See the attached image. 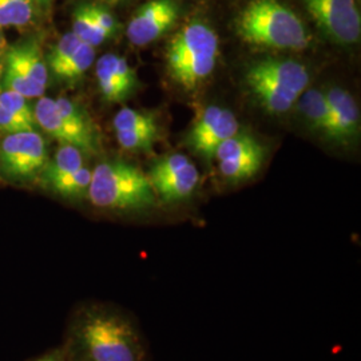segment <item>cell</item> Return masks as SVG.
<instances>
[{"mask_svg":"<svg viewBox=\"0 0 361 361\" xmlns=\"http://www.w3.org/2000/svg\"><path fill=\"white\" fill-rule=\"evenodd\" d=\"M91 182L90 169L82 168L77 170L74 174L67 177L66 180H61L59 183L54 185L51 189L54 193L68 198V200H79L87 195Z\"/></svg>","mask_w":361,"mask_h":361,"instance_id":"obj_22","label":"cell"},{"mask_svg":"<svg viewBox=\"0 0 361 361\" xmlns=\"http://www.w3.org/2000/svg\"><path fill=\"white\" fill-rule=\"evenodd\" d=\"M37 361H68L67 360V357H66L65 353H62V352H51V353H49V355H46V356H43V357H40Z\"/></svg>","mask_w":361,"mask_h":361,"instance_id":"obj_30","label":"cell"},{"mask_svg":"<svg viewBox=\"0 0 361 361\" xmlns=\"http://www.w3.org/2000/svg\"><path fill=\"white\" fill-rule=\"evenodd\" d=\"M310 16L337 44H355L361 37V16L356 0H302Z\"/></svg>","mask_w":361,"mask_h":361,"instance_id":"obj_6","label":"cell"},{"mask_svg":"<svg viewBox=\"0 0 361 361\" xmlns=\"http://www.w3.org/2000/svg\"><path fill=\"white\" fill-rule=\"evenodd\" d=\"M35 121L40 129L44 130L52 138L62 143L79 149L77 135L70 129L65 118L59 113L55 99L40 97L34 109ZM80 150V149H79Z\"/></svg>","mask_w":361,"mask_h":361,"instance_id":"obj_14","label":"cell"},{"mask_svg":"<svg viewBox=\"0 0 361 361\" xmlns=\"http://www.w3.org/2000/svg\"><path fill=\"white\" fill-rule=\"evenodd\" d=\"M4 86L27 99L43 97L49 82V67L37 39L20 42L4 52Z\"/></svg>","mask_w":361,"mask_h":361,"instance_id":"obj_4","label":"cell"},{"mask_svg":"<svg viewBox=\"0 0 361 361\" xmlns=\"http://www.w3.org/2000/svg\"><path fill=\"white\" fill-rule=\"evenodd\" d=\"M47 162V145L37 130L10 134L0 145L1 169L11 180H32Z\"/></svg>","mask_w":361,"mask_h":361,"instance_id":"obj_5","label":"cell"},{"mask_svg":"<svg viewBox=\"0 0 361 361\" xmlns=\"http://www.w3.org/2000/svg\"><path fill=\"white\" fill-rule=\"evenodd\" d=\"M237 32L250 44L277 50H304L310 34L295 11L279 0H252L237 19Z\"/></svg>","mask_w":361,"mask_h":361,"instance_id":"obj_2","label":"cell"},{"mask_svg":"<svg viewBox=\"0 0 361 361\" xmlns=\"http://www.w3.org/2000/svg\"><path fill=\"white\" fill-rule=\"evenodd\" d=\"M7 49H8V46H7V40L4 38L3 32H1V28H0V55H4V52H6Z\"/></svg>","mask_w":361,"mask_h":361,"instance_id":"obj_31","label":"cell"},{"mask_svg":"<svg viewBox=\"0 0 361 361\" xmlns=\"http://www.w3.org/2000/svg\"><path fill=\"white\" fill-rule=\"evenodd\" d=\"M180 15L176 0H150L133 16L126 30L134 46H146L166 34Z\"/></svg>","mask_w":361,"mask_h":361,"instance_id":"obj_9","label":"cell"},{"mask_svg":"<svg viewBox=\"0 0 361 361\" xmlns=\"http://www.w3.org/2000/svg\"><path fill=\"white\" fill-rule=\"evenodd\" d=\"M245 82L259 104L271 114H284L292 109L298 99L296 95L249 71H246Z\"/></svg>","mask_w":361,"mask_h":361,"instance_id":"obj_15","label":"cell"},{"mask_svg":"<svg viewBox=\"0 0 361 361\" xmlns=\"http://www.w3.org/2000/svg\"><path fill=\"white\" fill-rule=\"evenodd\" d=\"M83 166V153L70 145H62L54 159H49L46 168L43 169V180L49 188L66 180L71 174Z\"/></svg>","mask_w":361,"mask_h":361,"instance_id":"obj_17","label":"cell"},{"mask_svg":"<svg viewBox=\"0 0 361 361\" xmlns=\"http://www.w3.org/2000/svg\"><path fill=\"white\" fill-rule=\"evenodd\" d=\"M107 58H109V63H110V67L118 79L119 85L130 97L138 85L135 71L130 67L128 61L123 56H119L116 54H107Z\"/></svg>","mask_w":361,"mask_h":361,"instance_id":"obj_27","label":"cell"},{"mask_svg":"<svg viewBox=\"0 0 361 361\" xmlns=\"http://www.w3.org/2000/svg\"><path fill=\"white\" fill-rule=\"evenodd\" d=\"M90 13L95 25L99 27V30L104 31L109 39L111 38L118 30V25H116L114 16L104 7H99L95 4H90Z\"/></svg>","mask_w":361,"mask_h":361,"instance_id":"obj_29","label":"cell"},{"mask_svg":"<svg viewBox=\"0 0 361 361\" xmlns=\"http://www.w3.org/2000/svg\"><path fill=\"white\" fill-rule=\"evenodd\" d=\"M246 71L269 80L285 91L296 95L297 98H300L310 85V74L305 66L289 59L267 58L249 66Z\"/></svg>","mask_w":361,"mask_h":361,"instance_id":"obj_12","label":"cell"},{"mask_svg":"<svg viewBox=\"0 0 361 361\" xmlns=\"http://www.w3.org/2000/svg\"><path fill=\"white\" fill-rule=\"evenodd\" d=\"M238 131L240 123L231 110L209 106L195 121L189 133L188 143L194 153L212 159L219 145Z\"/></svg>","mask_w":361,"mask_h":361,"instance_id":"obj_8","label":"cell"},{"mask_svg":"<svg viewBox=\"0 0 361 361\" xmlns=\"http://www.w3.org/2000/svg\"><path fill=\"white\" fill-rule=\"evenodd\" d=\"M95 59V50L94 47L87 43H80L77 51L67 61L66 65L58 68L54 74L61 79L66 80H74L82 77L89 68Z\"/></svg>","mask_w":361,"mask_h":361,"instance_id":"obj_21","label":"cell"},{"mask_svg":"<svg viewBox=\"0 0 361 361\" xmlns=\"http://www.w3.org/2000/svg\"><path fill=\"white\" fill-rule=\"evenodd\" d=\"M37 129H38L37 125H32L19 116H13L0 107V133H6L7 135H10V134Z\"/></svg>","mask_w":361,"mask_h":361,"instance_id":"obj_28","label":"cell"},{"mask_svg":"<svg viewBox=\"0 0 361 361\" xmlns=\"http://www.w3.org/2000/svg\"><path fill=\"white\" fill-rule=\"evenodd\" d=\"M89 200L109 212H143L155 207L147 174L125 161H106L91 171Z\"/></svg>","mask_w":361,"mask_h":361,"instance_id":"obj_3","label":"cell"},{"mask_svg":"<svg viewBox=\"0 0 361 361\" xmlns=\"http://www.w3.org/2000/svg\"><path fill=\"white\" fill-rule=\"evenodd\" d=\"M149 180L153 186L157 201L165 205H173L192 197L200 182V173L195 165L189 162L183 168L161 177L149 178Z\"/></svg>","mask_w":361,"mask_h":361,"instance_id":"obj_13","label":"cell"},{"mask_svg":"<svg viewBox=\"0 0 361 361\" xmlns=\"http://www.w3.org/2000/svg\"><path fill=\"white\" fill-rule=\"evenodd\" d=\"M298 101V110L312 131L329 138L331 113L325 92L319 89L305 90Z\"/></svg>","mask_w":361,"mask_h":361,"instance_id":"obj_16","label":"cell"},{"mask_svg":"<svg viewBox=\"0 0 361 361\" xmlns=\"http://www.w3.org/2000/svg\"><path fill=\"white\" fill-rule=\"evenodd\" d=\"M95 74H97L99 91H101L106 102L121 104V102H123L125 99L129 98V95L126 94V91L122 89V86L119 85L118 79H116L111 67H110L107 54L97 62Z\"/></svg>","mask_w":361,"mask_h":361,"instance_id":"obj_20","label":"cell"},{"mask_svg":"<svg viewBox=\"0 0 361 361\" xmlns=\"http://www.w3.org/2000/svg\"><path fill=\"white\" fill-rule=\"evenodd\" d=\"M82 42L79 40L77 35L74 32H67L62 38L59 39V42L54 46L51 51L47 55V67L49 70H51L52 73H55L58 68H61L62 66L67 63V61L74 55V52L77 51L79 44Z\"/></svg>","mask_w":361,"mask_h":361,"instance_id":"obj_25","label":"cell"},{"mask_svg":"<svg viewBox=\"0 0 361 361\" xmlns=\"http://www.w3.org/2000/svg\"><path fill=\"white\" fill-rule=\"evenodd\" d=\"M113 125L116 131L158 128V122L153 113L138 111L129 107H125L116 113Z\"/></svg>","mask_w":361,"mask_h":361,"instance_id":"obj_24","label":"cell"},{"mask_svg":"<svg viewBox=\"0 0 361 361\" xmlns=\"http://www.w3.org/2000/svg\"><path fill=\"white\" fill-rule=\"evenodd\" d=\"M67 360L147 361V347L130 316L110 305L94 304L79 310L73 320Z\"/></svg>","mask_w":361,"mask_h":361,"instance_id":"obj_1","label":"cell"},{"mask_svg":"<svg viewBox=\"0 0 361 361\" xmlns=\"http://www.w3.org/2000/svg\"><path fill=\"white\" fill-rule=\"evenodd\" d=\"M219 37L202 22H192L183 27L169 44L168 68L205 55H219Z\"/></svg>","mask_w":361,"mask_h":361,"instance_id":"obj_10","label":"cell"},{"mask_svg":"<svg viewBox=\"0 0 361 361\" xmlns=\"http://www.w3.org/2000/svg\"><path fill=\"white\" fill-rule=\"evenodd\" d=\"M80 42L92 47L102 44L109 37L95 25L90 13V4L79 6L73 15V31Z\"/></svg>","mask_w":361,"mask_h":361,"instance_id":"obj_19","label":"cell"},{"mask_svg":"<svg viewBox=\"0 0 361 361\" xmlns=\"http://www.w3.org/2000/svg\"><path fill=\"white\" fill-rule=\"evenodd\" d=\"M158 128L116 131V141L121 145V147L130 152L152 149L158 138Z\"/></svg>","mask_w":361,"mask_h":361,"instance_id":"obj_23","label":"cell"},{"mask_svg":"<svg viewBox=\"0 0 361 361\" xmlns=\"http://www.w3.org/2000/svg\"><path fill=\"white\" fill-rule=\"evenodd\" d=\"M267 152L257 140L245 133H237L219 145L214 153L219 171L229 182L252 178L262 166Z\"/></svg>","mask_w":361,"mask_h":361,"instance_id":"obj_7","label":"cell"},{"mask_svg":"<svg viewBox=\"0 0 361 361\" xmlns=\"http://www.w3.org/2000/svg\"><path fill=\"white\" fill-rule=\"evenodd\" d=\"M107 1H113V3H116V1H119V0H107Z\"/></svg>","mask_w":361,"mask_h":361,"instance_id":"obj_34","label":"cell"},{"mask_svg":"<svg viewBox=\"0 0 361 361\" xmlns=\"http://www.w3.org/2000/svg\"><path fill=\"white\" fill-rule=\"evenodd\" d=\"M35 15V0H0V28L27 26Z\"/></svg>","mask_w":361,"mask_h":361,"instance_id":"obj_18","label":"cell"},{"mask_svg":"<svg viewBox=\"0 0 361 361\" xmlns=\"http://www.w3.org/2000/svg\"><path fill=\"white\" fill-rule=\"evenodd\" d=\"M3 70H4V55H0V80L3 78Z\"/></svg>","mask_w":361,"mask_h":361,"instance_id":"obj_32","label":"cell"},{"mask_svg":"<svg viewBox=\"0 0 361 361\" xmlns=\"http://www.w3.org/2000/svg\"><path fill=\"white\" fill-rule=\"evenodd\" d=\"M27 101L28 99L25 98L23 95L10 90V89H4V90L0 91V107L1 109H4L6 111H8L13 116L25 119L32 125H37L34 109L30 106Z\"/></svg>","mask_w":361,"mask_h":361,"instance_id":"obj_26","label":"cell"},{"mask_svg":"<svg viewBox=\"0 0 361 361\" xmlns=\"http://www.w3.org/2000/svg\"><path fill=\"white\" fill-rule=\"evenodd\" d=\"M35 1L39 6H49V3H50V0H35Z\"/></svg>","mask_w":361,"mask_h":361,"instance_id":"obj_33","label":"cell"},{"mask_svg":"<svg viewBox=\"0 0 361 361\" xmlns=\"http://www.w3.org/2000/svg\"><path fill=\"white\" fill-rule=\"evenodd\" d=\"M331 113L329 140L347 145L360 134V110L348 91L332 87L325 92Z\"/></svg>","mask_w":361,"mask_h":361,"instance_id":"obj_11","label":"cell"}]
</instances>
